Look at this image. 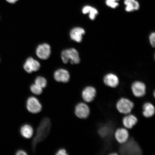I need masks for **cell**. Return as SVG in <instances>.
Returning <instances> with one entry per match:
<instances>
[{
  "label": "cell",
  "mask_w": 155,
  "mask_h": 155,
  "mask_svg": "<svg viewBox=\"0 0 155 155\" xmlns=\"http://www.w3.org/2000/svg\"><path fill=\"white\" fill-rule=\"evenodd\" d=\"M61 58L65 64H67L70 61L71 64H78L80 61L78 52L74 48L63 50L61 54Z\"/></svg>",
  "instance_id": "1"
},
{
  "label": "cell",
  "mask_w": 155,
  "mask_h": 155,
  "mask_svg": "<svg viewBox=\"0 0 155 155\" xmlns=\"http://www.w3.org/2000/svg\"><path fill=\"white\" fill-rule=\"evenodd\" d=\"M50 124V121L48 118H45L42 121L38 128L36 136L34 140L33 144L34 146H35L37 143L45 138L49 132Z\"/></svg>",
  "instance_id": "2"
},
{
  "label": "cell",
  "mask_w": 155,
  "mask_h": 155,
  "mask_svg": "<svg viewBox=\"0 0 155 155\" xmlns=\"http://www.w3.org/2000/svg\"><path fill=\"white\" fill-rule=\"evenodd\" d=\"M134 106V103L129 99L122 98L118 101L116 108L120 113L127 115L131 113Z\"/></svg>",
  "instance_id": "3"
},
{
  "label": "cell",
  "mask_w": 155,
  "mask_h": 155,
  "mask_svg": "<svg viewBox=\"0 0 155 155\" xmlns=\"http://www.w3.org/2000/svg\"><path fill=\"white\" fill-rule=\"evenodd\" d=\"M121 152L124 153L131 154H140L141 151L138 144L135 141L131 140H128L123 144Z\"/></svg>",
  "instance_id": "4"
},
{
  "label": "cell",
  "mask_w": 155,
  "mask_h": 155,
  "mask_svg": "<svg viewBox=\"0 0 155 155\" xmlns=\"http://www.w3.org/2000/svg\"><path fill=\"white\" fill-rule=\"evenodd\" d=\"M26 108L29 112L36 114L41 111L42 106L38 98L31 96L29 97L27 100Z\"/></svg>",
  "instance_id": "5"
},
{
  "label": "cell",
  "mask_w": 155,
  "mask_h": 155,
  "mask_svg": "<svg viewBox=\"0 0 155 155\" xmlns=\"http://www.w3.org/2000/svg\"><path fill=\"white\" fill-rule=\"evenodd\" d=\"M90 107L85 103L81 102L75 106V114L78 117L81 119H86L90 115Z\"/></svg>",
  "instance_id": "6"
},
{
  "label": "cell",
  "mask_w": 155,
  "mask_h": 155,
  "mask_svg": "<svg viewBox=\"0 0 155 155\" xmlns=\"http://www.w3.org/2000/svg\"><path fill=\"white\" fill-rule=\"evenodd\" d=\"M131 90L134 96L137 98L141 97L146 94V87L144 83L135 81L131 85Z\"/></svg>",
  "instance_id": "7"
},
{
  "label": "cell",
  "mask_w": 155,
  "mask_h": 155,
  "mask_svg": "<svg viewBox=\"0 0 155 155\" xmlns=\"http://www.w3.org/2000/svg\"><path fill=\"white\" fill-rule=\"evenodd\" d=\"M36 53L37 56L40 59H47L51 54V47L49 45L46 43L40 45L36 48Z\"/></svg>",
  "instance_id": "8"
},
{
  "label": "cell",
  "mask_w": 155,
  "mask_h": 155,
  "mask_svg": "<svg viewBox=\"0 0 155 155\" xmlns=\"http://www.w3.org/2000/svg\"><path fill=\"white\" fill-rule=\"evenodd\" d=\"M97 91L95 88L92 86H87L83 89L82 92V98L87 103L92 102L96 96Z\"/></svg>",
  "instance_id": "9"
},
{
  "label": "cell",
  "mask_w": 155,
  "mask_h": 155,
  "mask_svg": "<svg viewBox=\"0 0 155 155\" xmlns=\"http://www.w3.org/2000/svg\"><path fill=\"white\" fill-rule=\"evenodd\" d=\"M40 64L39 62L32 57L28 58L24 65V68L28 73L36 71L40 69Z\"/></svg>",
  "instance_id": "10"
},
{
  "label": "cell",
  "mask_w": 155,
  "mask_h": 155,
  "mask_svg": "<svg viewBox=\"0 0 155 155\" xmlns=\"http://www.w3.org/2000/svg\"><path fill=\"white\" fill-rule=\"evenodd\" d=\"M114 136L118 143L123 144L129 140V134L127 129L120 128L115 131Z\"/></svg>",
  "instance_id": "11"
},
{
  "label": "cell",
  "mask_w": 155,
  "mask_h": 155,
  "mask_svg": "<svg viewBox=\"0 0 155 155\" xmlns=\"http://www.w3.org/2000/svg\"><path fill=\"white\" fill-rule=\"evenodd\" d=\"M54 76L55 80L59 82L67 83L70 78L68 71L63 69L57 70L54 72Z\"/></svg>",
  "instance_id": "12"
},
{
  "label": "cell",
  "mask_w": 155,
  "mask_h": 155,
  "mask_svg": "<svg viewBox=\"0 0 155 155\" xmlns=\"http://www.w3.org/2000/svg\"><path fill=\"white\" fill-rule=\"evenodd\" d=\"M104 82L106 86L112 88H115L119 83V78L113 73L106 74L104 78Z\"/></svg>",
  "instance_id": "13"
},
{
  "label": "cell",
  "mask_w": 155,
  "mask_h": 155,
  "mask_svg": "<svg viewBox=\"0 0 155 155\" xmlns=\"http://www.w3.org/2000/svg\"><path fill=\"white\" fill-rule=\"evenodd\" d=\"M138 121L136 116L133 114H127L123 118L122 123L126 129H131L136 124Z\"/></svg>",
  "instance_id": "14"
},
{
  "label": "cell",
  "mask_w": 155,
  "mask_h": 155,
  "mask_svg": "<svg viewBox=\"0 0 155 155\" xmlns=\"http://www.w3.org/2000/svg\"><path fill=\"white\" fill-rule=\"evenodd\" d=\"M84 29L77 27L73 28L70 33V36L71 39L77 42H80L82 40L83 35L85 34Z\"/></svg>",
  "instance_id": "15"
},
{
  "label": "cell",
  "mask_w": 155,
  "mask_h": 155,
  "mask_svg": "<svg viewBox=\"0 0 155 155\" xmlns=\"http://www.w3.org/2000/svg\"><path fill=\"white\" fill-rule=\"evenodd\" d=\"M155 108L153 104L150 102H146L143 104L142 114L144 117L150 118L154 115Z\"/></svg>",
  "instance_id": "16"
},
{
  "label": "cell",
  "mask_w": 155,
  "mask_h": 155,
  "mask_svg": "<svg viewBox=\"0 0 155 155\" xmlns=\"http://www.w3.org/2000/svg\"><path fill=\"white\" fill-rule=\"evenodd\" d=\"M20 133L21 135L26 139H30L34 134L32 127L29 124H25L21 127Z\"/></svg>",
  "instance_id": "17"
},
{
  "label": "cell",
  "mask_w": 155,
  "mask_h": 155,
  "mask_svg": "<svg viewBox=\"0 0 155 155\" xmlns=\"http://www.w3.org/2000/svg\"><path fill=\"white\" fill-rule=\"evenodd\" d=\"M124 3L126 6L125 10L127 12L137 10L140 7L138 2L136 0H125Z\"/></svg>",
  "instance_id": "18"
},
{
  "label": "cell",
  "mask_w": 155,
  "mask_h": 155,
  "mask_svg": "<svg viewBox=\"0 0 155 155\" xmlns=\"http://www.w3.org/2000/svg\"><path fill=\"white\" fill-rule=\"evenodd\" d=\"M82 12L84 14L88 13L89 18L92 20H94L96 15L98 14L97 10L90 5H86L83 7L82 9Z\"/></svg>",
  "instance_id": "19"
},
{
  "label": "cell",
  "mask_w": 155,
  "mask_h": 155,
  "mask_svg": "<svg viewBox=\"0 0 155 155\" xmlns=\"http://www.w3.org/2000/svg\"><path fill=\"white\" fill-rule=\"evenodd\" d=\"M35 84L42 88H45L47 86V82L45 78L38 76L36 78L35 81Z\"/></svg>",
  "instance_id": "20"
},
{
  "label": "cell",
  "mask_w": 155,
  "mask_h": 155,
  "mask_svg": "<svg viewBox=\"0 0 155 155\" xmlns=\"http://www.w3.org/2000/svg\"><path fill=\"white\" fill-rule=\"evenodd\" d=\"M30 90L33 94L36 95H40L43 92L42 88L35 84L31 85Z\"/></svg>",
  "instance_id": "21"
},
{
  "label": "cell",
  "mask_w": 155,
  "mask_h": 155,
  "mask_svg": "<svg viewBox=\"0 0 155 155\" xmlns=\"http://www.w3.org/2000/svg\"><path fill=\"white\" fill-rule=\"evenodd\" d=\"M119 0H106V4L107 6L112 8H116L119 5Z\"/></svg>",
  "instance_id": "22"
},
{
  "label": "cell",
  "mask_w": 155,
  "mask_h": 155,
  "mask_svg": "<svg viewBox=\"0 0 155 155\" xmlns=\"http://www.w3.org/2000/svg\"><path fill=\"white\" fill-rule=\"evenodd\" d=\"M150 40L151 45L153 47H155V33H152L150 35Z\"/></svg>",
  "instance_id": "23"
},
{
  "label": "cell",
  "mask_w": 155,
  "mask_h": 155,
  "mask_svg": "<svg viewBox=\"0 0 155 155\" xmlns=\"http://www.w3.org/2000/svg\"><path fill=\"white\" fill-rule=\"evenodd\" d=\"M68 154L66 150L64 149H60L56 153V155H67Z\"/></svg>",
  "instance_id": "24"
},
{
  "label": "cell",
  "mask_w": 155,
  "mask_h": 155,
  "mask_svg": "<svg viewBox=\"0 0 155 155\" xmlns=\"http://www.w3.org/2000/svg\"><path fill=\"white\" fill-rule=\"evenodd\" d=\"M15 154L17 155H26L28 154L26 152L22 150H19L17 151Z\"/></svg>",
  "instance_id": "25"
},
{
  "label": "cell",
  "mask_w": 155,
  "mask_h": 155,
  "mask_svg": "<svg viewBox=\"0 0 155 155\" xmlns=\"http://www.w3.org/2000/svg\"><path fill=\"white\" fill-rule=\"evenodd\" d=\"M18 1V0H6V1L7 2H8L11 4L15 3Z\"/></svg>",
  "instance_id": "26"
}]
</instances>
